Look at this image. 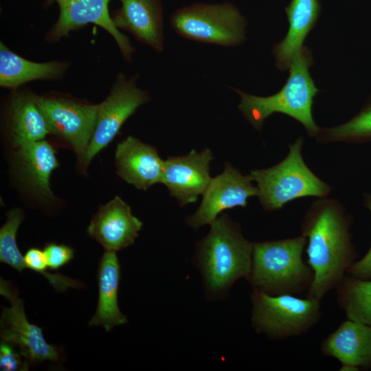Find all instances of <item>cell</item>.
<instances>
[{"instance_id":"cell-4","label":"cell","mask_w":371,"mask_h":371,"mask_svg":"<svg viewBox=\"0 0 371 371\" xmlns=\"http://www.w3.org/2000/svg\"><path fill=\"white\" fill-rule=\"evenodd\" d=\"M210 225L201 242L199 256L207 286L217 293L239 278L248 279L253 243L245 238L240 227L226 214L217 217Z\"/></svg>"},{"instance_id":"cell-6","label":"cell","mask_w":371,"mask_h":371,"mask_svg":"<svg viewBox=\"0 0 371 371\" xmlns=\"http://www.w3.org/2000/svg\"><path fill=\"white\" fill-rule=\"evenodd\" d=\"M251 300L254 327L273 339L305 333L322 315L320 301L308 296L271 295L254 290Z\"/></svg>"},{"instance_id":"cell-3","label":"cell","mask_w":371,"mask_h":371,"mask_svg":"<svg viewBox=\"0 0 371 371\" xmlns=\"http://www.w3.org/2000/svg\"><path fill=\"white\" fill-rule=\"evenodd\" d=\"M306 238L300 236L253 243L248 280L254 290L271 295L308 291L313 280L311 267L303 260Z\"/></svg>"},{"instance_id":"cell-12","label":"cell","mask_w":371,"mask_h":371,"mask_svg":"<svg viewBox=\"0 0 371 371\" xmlns=\"http://www.w3.org/2000/svg\"><path fill=\"white\" fill-rule=\"evenodd\" d=\"M252 181L249 175L226 163L223 172L212 178L198 209L187 219L188 225L198 229L210 225L225 210L246 207L248 199L258 194Z\"/></svg>"},{"instance_id":"cell-15","label":"cell","mask_w":371,"mask_h":371,"mask_svg":"<svg viewBox=\"0 0 371 371\" xmlns=\"http://www.w3.org/2000/svg\"><path fill=\"white\" fill-rule=\"evenodd\" d=\"M320 348L341 363V370L369 369L371 326L347 319L322 341Z\"/></svg>"},{"instance_id":"cell-18","label":"cell","mask_w":371,"mask_h":371,"mask_svg":"<svg viewBox=\"0 0 371 371\" xmlns=\"http://www.w3.org/2000/svg\"><path fill=\"white\" fill-rule=\"evenodd\" d=\"M36 99L37 94L25 86L10 91L6 124L14 144L18 147L43 140L51 134Z\"/></svg>"},{"instance_id":"cell-20","label":"cell","mask_w":371,"mask_h":371,"mask_svg":"<svg viewBox=\"0 0 371 371\" xmlns=\"http://www.w3.org/2000/svg\"><path fill=\"white\" fill-rule=\"evenodd\" d=\"M321 10L319 0H291L285 8L289 23L285 38L272 49L276 65L281 71L287 70L293 57L314 27Z\"/></svg>"},{"instance_id":"cell-26","label":"cell","mask_w":371,"mask_h":371,"mask_svg":"<svg viewBox=\"0 0 371 371\" xmlns=\"http://www.w3.org/2000/svg\"><path fill=\"white\" fill-rule=\"evenodd\" d=\"M24 262L26 268L40 273L58 291H65L69 287H79L80 283L60 274L47 272L48 268L44 251L38 248L29 249L25 256Z\"/></svg>"},{"instance_id":"cell-19","label":"cell","mask_w":371,"mask_h":371,"mask_svg":"<svg viewBox=\"0 0 371 371\" xmlns=\"http://www.w3.org/2000/svg\"><path fill=\"white\" fill-rule=\"evenodd\" d=\"M70 66L68 60H30L0 42V87L10 91L33 81L62 80Z\"/></svg>"},{"instance_id":"cell-5","label":"cell","mask_w":371,"mask_h":371,"mask_svg":"<svg viewBox=\"0 0 371 371\" xmlns=\"http://www.w3.org/2000/svg\"><path fill=\"white\" fill-rule=\"evenodd\" d=\"M303 137L289 145L287 155L276 165L251 170L256 183L259 201L268 211L282 209L287 203L299 198L326 197L331 187L317 177L307 166L302 154Z\"/></svg>"},{"instance_id":"cell-8","label":"cell","mask_w":371,"mask_h":371,"mask_svg":"<svg viewBox=\"0 0 371 371\" xmlns=\"http://www.w3.org/2000/svg\"><path fill=\"white\" fill-rule=\"evenodd\" d=\"M36 100L50 133L67 142L81 161L94 133L99 104L56 91L37 95Z\"/></svg>"},{"instance_id":"cell-28","label":"cell","mask_w":371,"mask_h":371,"mask_svg":"<svg viewBox=\"0 0 371 371\" xmlns=\"http://www.w3.org/2000/svg\"><path fill=\"white\" fill-rule=\"evenodd\" d=\"M48 268L58 269L69 262L74 258V249L67 245L47 244L43 249Z\"/></svg>"},{"instance_id":"cell-21","label":"cell","mask_w":371,"mask_h":371,"mask_svg":"<svg viewBox=\"0 0 371 371\" xmlns=\"http://www.w3.org/2000/svg\"><path fill=\"white\" fill-rule=\"evenodd\" d=\"M120 267L116 251H106L101 257L98 270V301L89 326H100L109 331L115 326L124 324L126 317L119 309L117 293Z\"/></svg>"},{"instance_id":"cell-17","label":"cell","mask_w":371,"mask_h":371,"mask_svg":"<svg viewBox=\"0 0 371 371\" xmlns=\"http://www.w3.org/2000/svg\"><path fill=\"white\" fill-rule=\"evenodd\" d=\"M122 6L112 17L118 30L130 32L139 42L157 52L164 48L160 0H120Z\"/></svg>"},{"instance_id":"cell-2","label":"cell","mask_w":371,"mask_h":371,"mask_svg":"<svg viewBox=\"0 0 371 371\" xmlns=\"http://www.w3.org/2000/svg\"><path fill=\"white\" fill-rule=\"evenodd\" d=\"M313 64V53L303 47L293 57L289 76L282 88L276 93L260 97L234 89L240 96L238 109L246 120L257 130L274 113L287 115L300 122L308 134L317 136L320 127L313 117L314 98L319 90L309 73Z\"/></svg>"},{"instance_id":"cell-23","label":"cell","mask_w":371,"mask_h":371,"mask_svg":"<svg viewBox=\"0 0 371 371\" xmlns=\"http://www.w3.org/2000/svg\"><path fill=\"white\" fill-rule=\"evenodd\" d=\"M335 289L347 319L371 326V279L345 276Z\"/></svg>"},{"instance_id":"cell-14","label":"cell","mask_w":371,"mask_h":371,"mask_svg":"<svg viewBox=\"0 0 371 371\" xmlns=\"http://www.w3.org/2000/svg\"><path fill=\"white\" fill-rule=\"evenodd\" d=\"M142 225L132 214L130 206L115 196L99 208L91 221L87 233L105 250L117 251L135 242Z\"/></svg>"},{"instance_id":"cell-11","label":"cell","mask_w":371,"mask_h":371,"mask_svg":"<svg viewBox=\"0 0 371 371\" xmlns=\"http://www.w3.org/2000/svg\"><path fill=\"white\" fill-rule=\"evenodd\" d=\"M0 293L10 304L9 308H3L1 316V341L14 346L30 363L58 360L57 348L46 342L42 328L28 322L23 301L18 297L10 284L2 278Z\"/></svg>"},{"instance_id":"cell-27","label":"cell","mask_w":371,"mask_h":371,"mask_svg":"<svg viewBox=\"0 0 371 371\" xmlns=\"http://www.w3.org/2000/svg\"><path fill=\"white\" fill-rule=\"evenodd\" d=\"M29 363L14 346L8 342L1 341L0 346L1 370H27Z\"/></svg>"},{"instance_id":"cell-7","label":"cell","mask_w":371,"mask_h":371,"mask_svg":"<svg viewBox=\"0 0 371 371\" xmlns=\"http://www.w3.org/2000/svg\"><path fill=\"white\" fill-rule=\"evenodd\" d=\"M180 36L203 43L236 46L245 39L246 21L232 4H194L177 11L171 18Z\"/></svg>"},{"instance_id":"cell-1","label":"cell","mask_w":371,"mask_h":371,"mask_svg":"<svg viewBox=\"0 0 371 371\" xmlns=\"http://www.w3.org/2000/svg\"><path fill=\"white\" fill-rule=\"evenodd\" d=\"M352 218L341 204L321 198L308 207L301 225L307 264L313 280L306 296L319 301L336 288L357 257L350 229Z\"/></svg>"},{"instance_id":"cell-24","label":"cell","mask_w":371,"mask_h":371,"mask_svg":"<svg viewBox=\"0 0 371 371\" xmlns=\"http://www.w3.org/2000/svg\"><path fill=\"white\" fill-rule=\"evenodd\" d=\"M318 142L364 143L371 141V97L361 111L348 122L333 127L320 128Z\"/></svg>"},{"instance_id":"cell-29","label":"cell","mask_w":371,"mask_h":371,"mask_svg":"<svg viewBox=\"0 0 371 371\" xmlns=\"http://www.w3.org/2000/svg\"><path fill=\"white\" fill-rule=\"evenodd\" d=\"M364 203L371 212V194H366L364 196ZM347 273L360 279H371V246L362 258L352 265Z\"/></svg>"},{"instance_id":"cell-9","label":"cell","mask_w":371,"mask_h":371,"mask_svg":"<svg viewBox=\"0 0 371 371\" xmlns=\"http://www.w3.org/2000/svg\"><path fill=\"white\" fill-rule=\"evenodd\" d=\"M137 75L128 78L118 73L106 98L99 103L93 135L80 161L84 168L114 139L126 120L150 100L137 85Z\"/></svg>"},{"instance_id":"cell-13","label":"cell","mask_w":371,"mask_h":371,"mask_svg":"<svg viewBox=\"0 0 371 371\" xmlns=\"http://www.w3.org/2000/svg\"><path fill=\"white\" fill-rule=\"evenodd\" d=\"M212 159L209 148L201 152L192 150L186 155L168 157L164 160L161 183L181 205L195 203L212 179L210 164Z\"/></svg>"},{"instance_id":"cell-25","label":"cell","mask_w":371,"mask_h":371,"mask_svg":"<svg viewBox=\"0 0 371 371\" xmlns=\"http://www.w3.org/2000/svg\"><path fill=\"white\" fill-rule=\"evenodd\" d=\"M23 216L20 209H13L7 214V221L0 229V261L19 272L26 268L24 256L16 242V236Z\"/></svg>"},{"instance_id":"cell-22","label":"cell","mask_w":371,"mask_h":371,"mask_svg":"<svg viewBox=\"0 0 371 371\" xmlns=\"http://www.w3.org/2000/svg\"><path fill=\"white\" fill-rule=\"evenodd\" d=\"M19 148L20 161L27 181L38 194L51 197L50 176L58 166L54 148L44 139Z\"/></svg>"},{"instance_id":"cell-16","label":"cell","mask_w":371,"mask_h":371,"mask_svg":"<svg viewBox=\"0 0 371 371\" xmlns=\"http://www.w3.org/2000/svg\"><path fill=\"white\" fill-rule=\"evenodd\" d=\"M115 162L118 175L139 190L161 183L164 160L154 146L133 136L117 145Z\"/></svg>"},{"instance_id":"cell-10","label":"cell","mask_w":371,"mask_h":371,"mask_svg":"<svg viewBox=\"0 0 371 371\" xmlns=\"http://www.w3.org/2000/svg\"><path fill=\"white\" fill-rule=\"evenodd\" d=\"M111 0H47L55 2L59 8V15L45 36V41L54 43L67 37L74 31L88 24L96 25L108 32L116 42L124 58L131 62L135 49L129 38L114 25L109 14Z\"/></svg>"}]
</instances>
